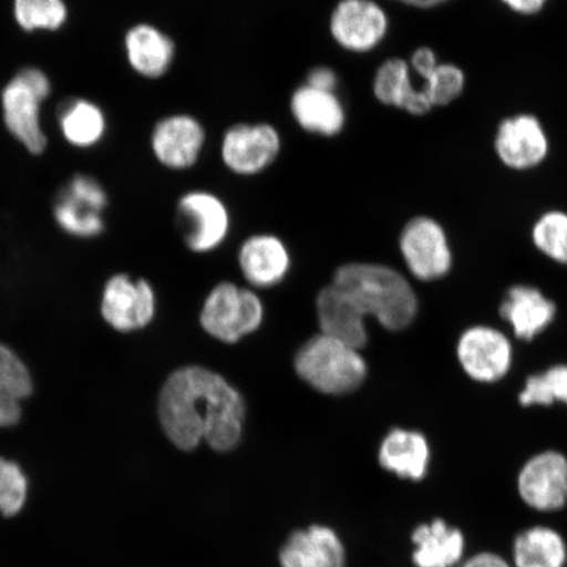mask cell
I'll return each instance as SVG.
<instances>
[{
  "label": "cell",
  "mask_w": 567,
  "mask_h": 567,
  "mask_svg": "<svg viewBox=\"0 0 567 567\" xmlns=\"http://www.w3.org/2000/svg\"><path fill=\"white\" fill-rule=\"evenodd\" d=\"M158 415L177 450L193 452L203 442L213 451L236 450L244 435L243 394L221 374L204 367H184L162 386Z\"/></svg>",
  "instance_id": "6da1fadb"
},
{
  "label": "cell",
  "mask_w": 567,
  "mask_h": 567,
  "mask_svg": "<svg viewBox=\"0 0 567 567\" xmlns=\"http://www.w3.org/2000/svg\"><path fill=\"white\" fill-rule=\"evenodd\" d=\"M332 284L344 290L365 316H373L388 330L406 329L416 317L414 290L392 268L370 264L344 265L337 269Z\"/></svg>",
  "instance_id": "7a4b0ae2"
},
{
  "label": "cell",
  "mask_w": 567,
  "mask_h": 567,
  "mask_svg": "<svg viewBox=\"0 0 567 567\" xmlns=\"http://www.w3.org/2000/svg\"><path fill=\"white\" fill-rule=\"evenodd\" d=\"M295 371L319 393L344 395L364 384L368 365L359 350L321 332L296 352Z\"/></svg>",
  "instance_id": "3957f363"
},
{
  "label": "cell",
  "mask_w": 567,
  "mask_h": 567,
  "mask_svg": "<svg viewBox=\"0 0 567 567\" xmlns=\"http://www.w3.org/2000/svg\"><path fill=\"white\" fill-rule=\"evenodd\" d=\"M51 94V78L34 66L18 71L0 94L7 131L32 155H41L48 147L41 110Z\"/></svg>",
  "instance_id": "277c9868"
},
{
  "label": "cell",
  "mask_w": 567,
  "mask_h": 567,
  "mask_svg": "<svg viewBox=\"0 0 567 567\" xmlns=\"http://www.w3.org/2000/svg\"><path fill=\"white\" fill-rule=\"evenodd\" d=\"M264 318V303L257 295L234 282H219L204 302L200 323L210 337L234 344L257 331Z\"/></svg>",
  "instance_id": "5b68a950"
},
{
  "label": "cell",
  "mask_w": 567,
  "mask_h": 567,
  "mask_svg": "<svg viewBox=\"0 0 567 567\" xmlns=\"http://www.w3.org/2000/svg\"><path fill=\"white\" fill-rule=\"evenodd\" d=\"M523 505L540 515H555L567 507V456L559 451H543L519 467L515 478Z\"/></svg>",
  "instance_id": "8992f818"
},
{
  "label": "cell",
  "mask_w": 567,
  "mask_h": 567,
  "mask_svg": "<svg viewBox=\"0 0 567 567\" xmlns=\"http://www.w3.org/2000/svg\"><path fill=\"white\" fill-rule=\"evenodd\" d=\"M281 134L272 124L238 123L226 130L219 147L224 166L237 176H257L279 159Z\"/></svg>",
  "instance_id": "52a82bcc"
},
{
  "label": "cell",
  "mask_w": 567,
  "mask_h": 567,
  "mask_svg": "<svg viewBox=\"0 0 567 567\" xmlns=\"http://www.w3.org/2000/svg\"><path fill=\"white\" fill-rule=\"evenodd\" d=\"M390 19L375 0H339L329 19L332 41L344 52L368 54L385 41Z\"/></svg>",
  "instance_id": "ba28073f"
},
{
  "label": "cell",
  "mask_w": 567,
  "mask_h": 567,
  "mask_svg": "<svg viewBox=\"0 0 567 567\" xmlns=\"http://www.w3.org/2000/svg\"><path fill=\"white\" fill-rule=\"evenodd\" d=\"M109 195L94 176L76 174L60 190L53 208L63 231L80 238H92L104 230V212Z\"/></svg>",
  "instance_id": "9c48e42d"
},
{
  "label": "cell",
  "mask_w": 567,
  "mask_h": 567,
  "mask_svg": "<svg viewBox=\"0 0 567 567\" xmlns=\"http://www.w3.org/2000/svg\"><path fill=\"white\" fill-rule=\"evenodd\" d=\"M184 243L194 252H209L224 243L230 230V213L221 197L210 190L184 194L176 208Z\"/></svg>",
  "instance_id": "30bf717a"
},
{
  "label": "cell",
  "mask_w": 567,
  "mask_h": 567,
  "mask_svg": "<svg viewBox=\"0 0 567 567\" xmlns=\"http://www.w3.org/2000/svg\"><path fill=\"white\" fill-rule=\"evenodd\" d=\"M205 144L207 131L200 120L189 113L162 117L154 125L151 136L154 158L174 172L195 167L202 158Z\"/></svg>",
  "instance_id": "8fae6325"
},
{
  "label": "cell",
  "mask_w": 567,
  "mask_h": 567,
  "mask_svg": "<svg viewBox=\"0 0 567 567\" xmlns=\"http://www.w3.org/2000/svg\"><path fill=\"white\" fill-rule=\"evenodd\" d=\"M400 247L416 279L432 281L450 272L452 252L445 233L435 219L415 217L403 228Z\"/></svg>",
  "instance_id": "7c38bea8"
},
{
  "label": "cell",
  "mask_w": 567,
  "mask_h": 567,
  "mask_svg": "<svg viewBox=\"0 0 567 567\" xmlns=\"http://www.w3.org/2000/svg\"><path fill=\"white\" fill-rule=\"evenodd\" d=\"M280 567H349L346 545L337 529L313 523L290 532L278 553Z\"/></svg>",
  "instance_id": "4fadbf2b"
},
{
  "label": "cell",
  "mask_w": 567,
  "mask_h": 567,
  "mask_svg": "<svg viewBox=\"0 0 567 567\" xmlns=\"http://www.w3.org/2000/svg\"><path fill=\"white\" fill-rule=\"evenodd\" d=\"M409 540L413 567H458L467 555L464 530L443 516L415 524Z\"/></svg>",
  "instance_id": "5bb4252c"
},
{
  "label": "cell",
  "mask_w": 567,
  "mask_h": 567,
  "mask_svg": "<svg viewBox=\"0 0 567 567\" xmlns=\"http://www.w3.org/2000/svg\"><path fill=\"white\" fill-rule=\"evenodd\" d=\"M457 357L470 378L494 382L505 378L512 367L513 350L502 332L487 326H476L461 336Z\"/></svg>",
  "instance_id": "9a60e30c"
},
{
  "label": "cell",
  "mask_w": 567,
  "mask_h": 567,
  "mask_svg": "<svg viewBox=\"0 0 567 567\" xmlns=\"http://www.w3.org/2000/svg\"><path fill=\"white\" fill-rule=\"evenodd\" d=\"M494 146L503 165L520 172L537 167L549 153V140L540 120L526 113L503 120Z\"/></svg>",
  "instance_id": "2e32d148"
},
{
  "label": "cell",
  "mask_w": 567,
  "mask_h": 567,
  "mask_svg": "<svg viewBox=\"0 0 567 567\" xmlns=\"http://www.w3.org/2000/svg\"><path fill=\"white\" fill-rule=\"evenodd\" d=\"M102 315L112 328L130 332L145 328L155 315V296L145 280L117 275L106 282Z\"/></svg>",
  "instance_id": "e0dca14e"
},
{
  "label": "cell",
  "mask_w": 567,
  "mask_h": 567,
  "mask_svg": "<svg viewBox=\"0 0 567 567\" xmlns=\"http://www.w3.org/2000/svg\"><path fill=\"white\" fill-rule=\"evenodd\" d=\"M290 115L303 132L332 138L344 131L347 111L338 92L322 91L302 83L289 99Z\"/></svg>",
  "instance_id": "ac0fdd59"
},
{
  "label": "cell",
  "mask_w": 567,
  "mask_h": 567,
  "mask_svg": "<svg viewBox=\"0 0 567 567\" xmlns=\"http://www.w3.org/2000/svg\"><path fill=\"white\" fill-rule=\"evenodd\" d=\"M379 465L396 480L423 484L430 477L432 452L421 432L395 429L389 432L379 450Z\"/></svg>",
  "instance_id": "d6986e66"
},
{
  "label": "cell",
  "mask_w": 567,
  "mask_h": 567,
  "mask_svg": "<svg viewBox=\"0 0 567 567\" xmlns=\"http://www.w3.org/2000/svg\"><path fill=\"white\" fill-rule=\"evenodd\" d=\"M126 61L134 73L157 81L172 70L176 44L172 35L151 23H138L125 33Z\"/></svg>",
  "instance_id": "ffe728a7"
},
{
  "label": "cell",
  "mask_w": 567,
  "mask_h": 567,
  "mask_svg": "<svg viewBox=\"0 0 567 567\" xmlns=\"http://www.w3.org/2000/svg\"><path fill=\"white\" fill-rule=\"evenodd\" d=\"M316 308L322 334L353 349H364L368 343L367 316L344 290L331 282L318 293Z\"/></svg>",
  "instance_id": "44dd1931"
},
{
  "label": "cell",
  "mask_w": 567,
  "mask_h": 567,
  "mask_svg": "<svg viewBox=\"0 0 567 567\" xmlns=\"http://www.w3.org/2000/svg\"><path fill=\"white\" fill-rule=\"evenodd\" d=\"M413 70L406 60L393 56L375 70L372 92L375 101L413 116H424L434 109L421 87L413 82Z\"/></svg>",
  "instance_id": "7402d4cb"
},
{
  "label": "cell",
  "mask_w": 567,
  "mask_h": 567,
  "mask_svg": "<svg viewBox=\"0 0 567 567\" xmlns=\"http://www.w3.org/2000/svg\"><path fill=\"white\" fill-rule=\"evenodd\" d=\"M238 261L245 279L258 288L278 286L290 266L286 245L271 234H258L246 239Z\"/></svg>",
  "instance_id": "603a6c76"
},
{
  "label": "cell",
  "mask_w": 567,
  "mask_h": 567,
  "mask_svg": "<svg viewBox=\"0 0 567 567\" xmlns=\"http://www.w3.org/2000/svg\"><path fill=\"white\" fill-rule=\"evenodd\" d=\"M509 563L513 567H567V542L549 524H532L514 537Z\"/></svg>",
  "instance_id": "cb8c5ba5"
},
{
  "label": "cell",
  "mask_w": 567,
  "mask_h": 567,
  "mask_svg": "<svg viewBox=\"0 0 567 567\" xmlns=\"http://www.w3.org/2000/svg\"><path fill=\"white\" fill-rule=\"evenodd\" d=\"M501 316L513 326L517 338L530 340L548 328L556 316V305L540 290L517 286L508 290Z\"/></svg>",
  "instance_id": "d4e9b609"
},
{
  "label": "cell",
  "mask_w": 567,
  "mask_h": 567,
  "mask_svg": "<svg viewBox=\"0 0 567 567\" xmlns=\"http://www.w3.org/2000/svg\"><path fill=\"white\" fill-rule=\"evenodd\" d=\"M62 137L76 148L95 147L104 140L109 123L102 106L89 99H71L59 112Z\"/></svg>",
  "instance_id": "484cf974"
},
{
  "label": "cell",
  "mask_w": 567,
  "mask_h": 567,
  "mask_svg": "<svg viewBox=\"0 0 567 567\" xmlns=\"http://www.w3.org/2000/svg\"><path fill=\"white\" fill-rule=\"evenodd\" d=\"M13 18L28 33L56 32L68 23L65 0H13Z\"/></svg>",
  "instance_id": "4316f807"
},
{
  "label": "cell",
  "mask_w": 567,
  "mask_h": 567,
  "mask_svg": "<svg viewBox=\"0 0 567 567\" xmlns=\"http://www.w3.org/2000/svg\"><path fill=\"white\" fill-rule=\"evenodd\" d=\"M561 401L567 405V367L557 365L540 375H532L519 395L523 406L551 405Z\"/></svg>",
  "instance_id": "83f0119b"
},
{
  "label": "cell",
  "mask_w": 567,
  "mask_h": 567,
  "mask_svg": "<svg viewBox=\"0 0 567 567\" xmlns=\"http://www.w3.org/2000/svg\"><path fill=\"white\" fill-rule=\"evenodd\" d=\"M535 246L553 260L567 266V215L553 210L545 213L532 231Z\"/></svg>",
  "instance_id": "f1b7e54d"
},
{
  "label": "cell",
  "mask_w": 567,
  "mask_h": 567,
  "mask_svg": "<svg viewBox=\"0 0 567 567\" xmlns=\"http://www.w3.org/2000/svg\"><path fill=\"white\" fill-rule=\"evenodd\" d=\"M465 87L464 71L453 63H439L436 69L423 78L421 87L432 106H445L455 102Z\"/></svg>",
  "instance_id": "f546056e"
},
{
  "label": "cell",
  "mask_w": 567,
  "mask_h": 567,
  "mask_svg": "<svg viewBox=\"0 0 567 567\" xmlns=\"http://www.w3.org/2000/svg\"><path fill=\"white\" fill-rule=\"evenodd\" d=\"M28 493V481L21 467L0 457V514L13 516L23 508Z\"/></svg>",
  "instance_id": "4dcf8cb0"
},
{
  "label": "cell",
  "mask_w": 567,
  "mask_h": 567,
  "mask_svg": "<svg viewBox=\"0 0 567 567\" xmlns=\"http://www.w3.org/2000/svg\"><path fill=\"white\" fill-rule=\"evenodd\" d=\"M32 379L23 361L6 346L0 344V392L24 400L32 394Z\"/></svg>",
  "instance_id": "1f68e13d"
},
{
  "label": "cell",
  "mask_w": 567,
  "mask_h": 567,
  "mask_svg": "<svg viewBox=\"0 0 567 567\" xmlns=\"http://www.w3.org/2000/svg\"><path fill=\"white\" fill-rule=\"evenodd\" d=\"M339 83L337 71L323 65L311 68L305 78V84L322 91L338 92Z\"/></svg>",
  "instance_id": "d6a6232c"
},
{
  "label": "cell",
  "mask_w": 567,
  "mask_h": 567,
  "mask_svg": "<svg viewBox=\"0 0 567 567\" xmlns=\"http://www.w3.org/2000/svg\"><path fill=\"white\" fill-rule=\"evenodd\" d=\"M458 567H513L509 559L493 550H478L464 558Z\"/></svg>",
  "instance_id": "836d02e7"
},
{
  "label": "cell",
  "mask_w": 567,
  "mask_h": 567,
  "mask_svg": "<svg viewBox=\"0 0 567 567\" xmlns=\"http://www.w3.org/2000/svg\"><path fill=\"white\" fill-rule=\"evenodd\" d=\"M409 63L413 73L420 75L422 80L430 75L439 65L435 52L429 47L417 48L416 51L411 54Z\"/></svg>",
  "instance_id": "e575fe53"
},
{
  "label": "cell",
  "mask_w": 567,
  "mask_h": 567,
  "mask_svg": "<svg viewBox=\"0 0 567 567\" xmlns=\"http://www.w3.org/2000/svg\"><path fill=\"white\" fill-rule=\"evenodd\" d=\"M21 417L20 400L9 393L0 392V427H10Z\"/></svg>",
  "instance_id": "d590c367"
},
{
  "label": "cell",
  "mask_w": 567,
  "mask_h": 567,
  "mask_svg": "<svg viewBox=\"0 0 567 567\" xmlns=\"http://www.w3.org/2000/svg\"><path fill=\"white\" fill-rule=\"evenodd\" d=\"M501 2L520 16H536L548 3V0H501Z\"/></svg>",
  "instance_id": "8d00e7d4"
},
{
  "label": "cell",
  "mask_w": 567,
  "mask_h": 567,
  "mask_svg": "<svg viewBox=\"0 0 567 567\" xmlns=\"http://www.w3.org/2000/svg\"><path fill=\"white\" fill-rule=\"evenodd\" d=\"M394 2H399L408 7H413V9L430 10L435 9L437 6L450 2V0H394Z\"/></svg>",
  "instance_id": "74e56055"
}]
</instances>
